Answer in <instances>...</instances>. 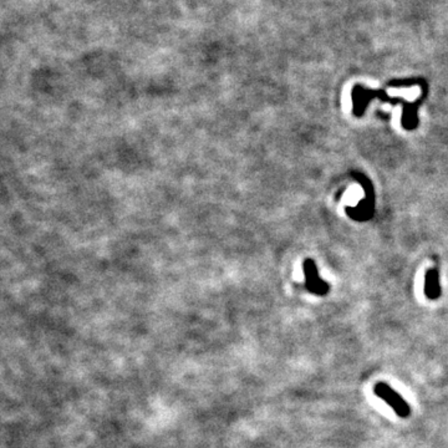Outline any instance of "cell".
Wrapping results in <instances>:
<instances>
[{"mask_svg": "<svg viewBox=\"0 0 448 448\" xmlns=\"http://www.w3.org/2000/svg\"><path fill=\"white\" fill-rule=\"evenodd\" d=\"M426 295L431 301H435L440 295H441V290H440V283H438V274L436 270H431L427 273L426 276Z\"/></svg>", "mask_w": 448, "mask_h": 448, "instance_id": "3957f363", "label": "cell"}, {"mask_svg": "<svg viewBox=\"0 0 448 448\" xmlns=\"http://www.w3.org/2000/svg\"><path fill=\"white\" fill-rule=\"evenodd\" d=\"M305 274H307V287L309 288V290L314 293V294L324 295L327 294V284L324 282H321L319 279V276L316 274V270H315V267L312 262H307V265H305Z\"/></svg>", "mask_w": 448, "mask_h": 448, "instance_id": "7a4b0ae2", "label": "cell"}, {"mask_svg": "<svg viewBox=\"0 0 448 448\" xmlns=\"http://www.w3.org/2000/svg\"><path fill=\"white\" fill-rule=\"evenodd\" d=\"M374 394L387 403L391 409L395 411L397 416H400L401 418H407L410 416V405L406 403L405 398L389 385L385 384V383H378L374 387Z\"/></svg>", "mask_w": 448, "mask_h": 448, "instance_id": "6da1fadb", "label": "cell"}]
</instances>
